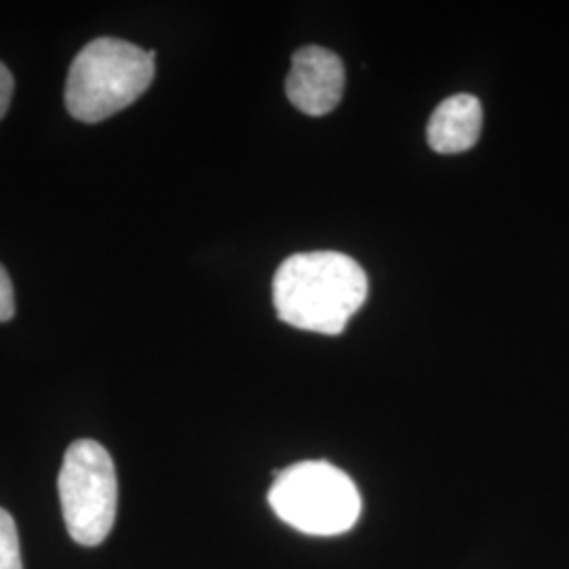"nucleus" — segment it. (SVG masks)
Returning a JSON list of instances; mask_svg holds the SVG:
<instances>
[{
    "label": "nucleus",
    "mask_w": 569,
    "mask_h": 569,
    "mask_svg": "<svg viewBox=\"0 0 569 569\" xmlns=\"http://www.w3.org/2000/svg\"><path fill=\"white\" fill-rule=\"evenodd\" d=\"M0 569H23L18 528L4 509H0Z\"/></svg>",
    "instance_id": "0eeeda50"
},
{
    "label": "nucleus",
    "mask_w": 569,
    "mask_h": 569,
    "mask_svg": "<svg viewBox=\"0 0 569 569\" xmlns=\"http://www.w3.org/2000/svg\"><path fill=\"white\" fill-rule=\"evenodd\" d=\"M16 315V296L13 284L7 270L0 266V321H9Z\"/></svg>",
    "instance_id": "6e6552de"
},
{
    "label": "nucleus",
    "mask_w": 569,
    "mask_h": 569,
    "mask_svg": "<svg viewBox=\"0 0 569 569\" xmlns=\"http://www.w3.org/2000/svg\"><path fill=\"white\" fill-rule=\"evenodd\" d=\"M483 127V108L475 96L458 93L439 103L428 121L430 148L441 154L467 152L479 142Z\"/></svg>",
    "instance_id": "423d86ee"
},
{
    "label": "nucleus",
    "mask_w": 569,
    "mask_h": 569,
    "mask_svg": "<svg viewBox=\"0 0 569 569\" xmlns=\"http://www.w3.org/2000/svg\"><path fill=\"white\" fill-rule=\"evenodd\" d=\"M61 512L68 533L81 547H100L114 528L119 509L117 468L98 441H74L63 453L60 479Z\"/></svg>",
    "instance_id": "20e7f679"
},
{
    "label": "nucleus",
    "mask_w": 569,
    "mask_h": 569,
    "mask_svg": "<svg viewBox=\"0 0 569 569\" xmlns=\"http://www.w3.org/2000/svg\"><path fill=\"white\" fill-rule=\"evenodd\" d=\"M154 51L121 39L82 47L66 81V108L82 122H100L140 100L154 81Z\"/></svg>",
    "instance_id": "f03ea898"
},
{
    "label": "nucleus",
    "mask_w": 569,
    "mask_h": 569,
    "mask_svg": "<svg viewBox=\"0 0 569 569\" xmlns=\"http://www.w3.org/2000/svg\"><path fill=\"white\" fill-rule=\"evenodd\" d=\"M345 63L323 47L308 44L296 51L287 74V98L308 117L329 114L345 93Z\"/></svg>",
    "instance_id": "39448f33"
},
{
    "label": "nucleus",
    "mask_w": 569,
    "mask_h": 569,
    "mask_svg": "<svg viewBox=\"0 0 569 569\" xmlns=\"http://www.w3.org/2000/svg\"><path fill=\"white\" fill-rule=\"evenodd\" d=\"M270 509L287 526L308 536H338L361 517V493L342 468L306 460L274 475Z\"/></svg>",
    "instance_id": "7ed1b4c3"
},
{
    "label": "nucleus",
    "mask_w": 569,
    "mask_h": 569,
    "mask_svg": "<svg viewBox=\"0 0 569 569\" xmlns=\"http://www.w3.org/2000/svg\"><path fill=\"white\" fill-rule=\"evenodd\" d=\"M367 298L366 270L338 251L296 253L279 266L272 300L287 326L338 336Z\"/></svg>",
    "instance_id": "f257e3e1"
},
{
    "label": "nucleus",
    "mask_w": 569,
    "mask_h": 569,
    "mask_svg": "<svg viewBox=\"0 0 569 569\" xmlns=\"http://www.w3.org/2000/svg\"><path fill=\"white\" fill-rule=\"evenodd\" d=\"M13 74L9 72V68L0 61V119L7 114L11 96H13Z\"/></svg>",
    "instance_id": "1a4fd4ad"
}]
</instances>
